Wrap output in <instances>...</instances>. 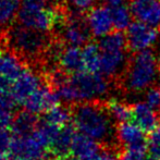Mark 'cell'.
I'll list each match as a JSON object with an SVG mask.
<instances>
[{
  "mask_svg": "<svg viewBox=\"0 0 160 160\" xmlns=\"http://www.w3.org/2000/svg\"><path fill=\"white\" fill-rule=\"evenodd\" d=\"M50 85L59 101L73 106L100 100L110 87L109 80L99 73L83 71L69 75L60 70L51 73Z\"/></svg>",
  "mask_w": 160,
  "mask_h": 160,
  "instance_id": "1",
  "label": "cell"
},
{
  "mask_svg": "<svg viewBox=\"0 0 160 160\" xmlns=\"http://www.w3.org/2000/svg\"><path fill=\"white\" fill-rule=\"evenodd\" d=\"M72 121L78 133L86 135L99 144L113 145L117 127L106 103L101 100L75 105L72 109ZM118 141V139H117Z\"/></svg>",
  "mask_w": 160,
  "mask_h": 160,
  "instance_id": "2",
  "label": "cell"
},
{
  "mask_svg": "<svg viewBox=\"0 0 160 160\" xmlns=\"http://www.w3.org/2000/svg\"><path fill=\"white\" fill-rule=\"evenodd\" d=\"M100 71L99 74L110 80H120L127 68V36L122 31H113L99 39Z\"/></svg>",
  "mask_w": 160,
  "mask_h": 160,
  "instance_id": "3",
  "label": "cell"
},
{
  "mask_svg": "<svg viewBox=\"0 0 160 160\" xmlns=\"http://www.w3.org/2000/svg\"><path fill=\"white\" fill-rule=\"evenodd\" d=\"M156 72V57L150 49L132 53L121 76V86L131 93L143 92L152 87Z\"/></svg>",
  "mask_w": 160,
  "mask_h": 160,
  "instance_id": "4",
  "label": "cell"
},
{
  "mask_svg": "<svg viewBox=\"0 0 160 160\" xmlns=\"http://www.w3.org/2000/svg\"><path fill=\"white\" fill-rule=\"evenodd\" d=\"M4 42L11 51L26 60L42 57L50 46L48 34L34 31L19 23L9 28L4 35Z\"/></svg>",
  "mask_w": 160,
  "mask_h": 160,
  "instance_id": "5",
  "label": "cell"
},
{
  "mask_svg": "<svg viewBox=\"0 0 160 160\" xmlns=\"http://www.w3.org/2000/svg\"><path fill=\"white\" fill-rule=\"evenodd\" d=\"M61 17L50 0H21L17 20L25 28L48 34L59 24Z\"/></svg>",
  "mask_w": 160,
  "mask_h": 160,
  "instance_id": "6",
  "label": "cell"
},
{
  "mask_svg": "<svg viewBox=\"0 0 160 160\" xmlns=\"http://www.w3.org/2000/svg\"><path fill=\"white\" fill-rule=\"evenodd\" d=\"M59 37L64 46L84 47L89 42L92 34L86 22V17L82 13H65L59 21Z\"/></svg>",
  "mask_w": 160,
  "mask_h": 160,
  "instance_id": "7",
  "label": "cell"
},
{
  "mask_svg": "<svg viewBox=\"0 0 160 160\" xmlns=\"http://www.w3.org/2000/svg\"><path fill=\"white\" fill-rule=\"evenodd\" d=\"M48 150L49 148L37 136L35 131L28 135H24V136L13 135L10 149V159L42 160L46 156Z\"/></svg>",
  "mask_w": 160,
  "mask_h": 160,
  "instance_id": "8",
  "label": "cell"
},
{
  "mask_svg": "<svg viewBox=\"0 0 160 160\" xmlns=\"http://www.w3.org/2000/svg\"><path fill=\"white\" fill-rule=\"evenodd\" d=\"M45 81L36 71L26 67L19 78L11 84L10 97L17 105L23 106L25 100L36 92Z\"/></svg>",
  "mask_w": 160,
  "mask_h": 160,
  "instance_id": "9",
  "label": "cell"
},
{
  "mask_svg": "<svg viewBox=\"0 0 160 160\" xmlns=\"http://www.w3.org/2000/svg\"><path fill=\"white\" fill-rule=\"evenodd\" d=\"M125 36L128 51L135 53L149 48L156 42L159 32L155 28L134 21L127 28Z\"/></svg>",
  "mask_w": 160,
  "mask_h": 160,
  "instance_id": "10",
  "label": "cell"
},
{
  "mask_svg": "<svg viewBox=\"0 0 160 160\" xmlns=\"http://www.w3.org/2000/svg\"><path fill=\"white\" fill-rule=\"evenodd\" d=\"M58 98L55 89L50 84H42L39 88L28 97L23 103L24 110L38 116L45 114L47 111L58 105Z\"/></svg>",
  "mask_w": 160,
  "mask_h": 160,
  "instance_id": "11",
  "label": "cell"
},
{
  "mask_svg": "<svg viewBox=\"0 0 160 160\" xmlns=\"http://www.w3.org/2000/svg\"><path fill=\"white\" fill-rule=\"evenodd\" d=\"M147 138L146 132L134 122H124L117 125V139L125 149L147 152Z\"/></svg>",
  "mask_w": 160,
  "mask_h": 160,
  "instance_id": "12",
  "label": "cell"
},
{
  "mask_svg": "<svg viewBox=\"0 0 160 160\" xmlns=\"http://www.w3.org/2000/svg\"><path fill=\"white\" fill-rule=\"evenodd\" d=\"M132 17L152 28L160 26V0H130Z\"/></svg>",
  "mask_w": 160,
  "mask_h": 160,
  "instance_id": "13",
  "label": "cell"
},
{
  "mask_svg": "<svg viewBox=\"0 0 160 160\" xmlns=\"http://www.w3.org/2000/svg\"><path fill=\"white\" fill-rule=\"evenodd\" d=\"M86 22L92 36L96 38L105 37L114 28L111 11L105 4L95 6L91 9L86 14Z\"/></svg>",
  "mask_w": 160,
  "mask_h": 160,
  "instance_id": "14",
  "label": "cell"
},
{
  "mask_svg": "<svg viewBox=\"0 0 160 160\" xmlns=\"http://www.w3.org/2000/svg\"><path fill=\"white\" fill-rule=\"evenodd\" d=\"M56 61L58 63L59 70L65 74L80 73L85 71L83 64L82 48L73 46H64L56 50Z\"/></svg>",
  "mask_w": 160,
  "mask_h": 160,
  "instance_id": "15",
  "label": "cell"
},
{
  "mask_svg": "<svg viewBox=\"0 0 160 160\" xmlns=\"http://www.w3.org/2000/svg\"><path fill=\"white\" fill-rule=\"evenodd\" d=\"M22 58L11 50H0V76L12 84L25 69Z\"/></svg>",
  "mask_w": 160,
  "mask_h": 160,
  "instance_id": "16",
  "label": "cell"
},
{
  "mask_svg": "<svg viewBox=\"0 0 160 160\" xmlns=\"http://www.w3.org/2000/svg\"><path fill=\"white\" fill-rule=\"evenodd\" d=\"M132 121L144 132L150 133L158 125L159 118L156 110L146 102H136L132 105Z\"/></svg>",
  "mask_w": 160,
  "mask_h": 160,
  "instance_id": "17",
  "label": "cell"
},
{
  "mask_svg": "<svg viewBox=\"0 0 160 160\" xmlns=\"http://www.w3.org/2000/svg\"><path fill=\"white\" fill-rule=\"evenodd\" d=\"M100 152V144L98 142L82 133H76L72 144V156L80 160H89Z\"/></svg>",
  "mask_w": 160,
  "mask_h": 160,
  "instance_id": "18",
  "label": "cell"
},
{
  "mask_svg": "<svg viewBox=\"0 0 160 160\" xmlns=\"http://www.w3.org/2000/svg\"><path fill=\"white\" fill-rule=\"evenodd\" d=\"M76 133L78 131L74 128V125L69 124L60 128L50 147L51 154L61 160L68 158V156L71 154L72 144H73V139Z\"/></svg>",
  "mask_w": 160,
  "mask_h": 160,
  "instance_id": "19",
  "label": "cell"
},
{
  "mask_svg": "<svg viewBox=\"0 0 160 160\" xmlns=\"http://www.w3.org/2000/svg\"><path fill=\"white\" fill-rule=\"evenodd\" d=\"M38 122L39 121L37 120L35 114L24 110V111L15 114L14 121H13V124L10 131L15 136L28 135L35 131V128L38 125Z\"/></svg>",
  "mask_w": 160,
  "mask_h": 160,
  "instance_id": "20",
  "label": "cell"
},
{
  "mask_svg": "<svg viewBox=\"0 0 160 160\" xmlns=\"http://www.w3.org/2000/svg\"><path fill=\"white\" fill-rule=\"evenodd\" d=\"M84 70L89 73H99L100 71V48L96 42H89L82 48Z\"/></svg>",
  "mask_w": 160,
  "mask_h": 160,
  "instance_id": "21",
  "label": "cell"
},
{
  "mask_svg": "<svg viewBox=\"0 0 160 160\" xmlns=\"http://www.w3.org/2000/svg\"><path fill=\"white\" fill-rule=\"evenodd\" d=\"M42 120L56 128L67 127L72 120V110H69L63 105H57L47 111Z\"/></svg>",
  "mask_w": 160,
  "mask_h": 160,
  "instance_id": "22",
  "label": "cell"
},
{
  "mask_svg": "<svg viewBox=\"0 0 160 160\" xmlns=\"http://www.w3.org/2000/svg\"><path fill=\"white\" fill-rule=\"evenodd\" d=\"M105 103L110 116L116 123L120 124L130 122L132 120V105H128L117 99H109Z\"/></svg>",
  "mask_w": 160,
  "mask_h": 160,
  "instance_id": "23",
  "label": "cell"
},
{
  "mask_svg": "<svg viewBox=\"0 0 160 160\" xmlns=\"http://www.w3.org/2000/svg\"><path fill=\"white\" fill-rule=\"evenodd\" d=\"M19 8V0H0V30L12 26L18 19Z\"/></svg>",
  "mask_w": 160,
  "mask_h": 160,
  "instance_id": "24",
  "label": "cell"
},
{
  "mask_svg": "<svg viewBox=\"0 0 160 160\" xmlns=\"http://www.w3.org/2000/svg\"><path fill=\"white\" fill-rule=\"evenodd\" d=\"M17 103L10 96L0 98V132L10 130L14 121V108Z\"/></svg>",
  "mask_w": 160,
  "mask_h": 160,
  "instance_id": "25",
  "label": "cell"
},
{
  "mask_svg": "<svg viewBox=\"0 0 160 160\" xmlns=\"http://www.w3.org/2000/svg\"><path fill=\"white\" fill-rule=\"evenodd\" d=\"M110 11H111L114 28L117 31H123L130 26L132 13H131L128 4H123L117 8L110 9Z\"/></svg>",
  "mask_w": 160,
  "mask_h": 160,
  "instance_id": "26",
  "label": "cell"
},
{
  "mask_svg": "<svg viewBox=\"0 0 160 160\" xmlns=\"http://www.w3.org/2000/svg\"><path fill=\"white\" fill-rule=\"evenodd\" d=\"M147 155L150 160H160V124L148 135Z\"/></svg>",
  "mask_w": 160,
  "mask_h": 160,
  "instance_id": "27",
  "label": "cell"
},
{
  "mask_svg": "<svg viewBox=\"0 0 160 160\" xmlns=\"http://www.w3.org/2000/svg\"><path fill=\"white\" fill-rule=\"evenodd\" d=\"M97 0H67V3L71 11L84 14L95 7Z\"/></svg>",
  "mask_w": 160,
  "mask_h": 160,
  "instance_id": "28",
  "label": "cell"
},
{
  "mask_svg": "<svg viewBox=\"0 0 160 160\" xmlns=\"http://www.w3.org/2000/svg\"><path fill=\"white\" fill-rule=\"evenodd\" d=\"M13 134L10 130L0 132V159L10 158V149Z\"/></svg>",
  "mask_w": 160,
  "mask_h": 160,
  "instance_id": "29",
  "label": "cell"
},
{
  "mask_svg": "<svg viewBox=\"0 0 160 160\" xmlns=\"http://www.w3.org/2000/svg\"><path fill=\"white\" fill-rule=\"evenodd\" d=\"M145 102L154 110H160V86H152L147 89Z\"/></svg>",
  "mask_w": 160,
  "mask_h": 160,
  "instance_id": "30",
  "label": "cell"
},
{
  "mask_svg": "<svg viewBox=\"0 0 160 160\" xmlns=\"http://www.w3.org/2000/svg\"><path fill=\"white\" fill-rule=\"evenodd\" d=\"M119 160H150V159L147 155V152L125 149L123 152H121Z\"/></svg>",
  "mask_w": 160,
  "mask_h": 160,
  "instance_id": "31",
  "label": "cell"
},
{
  "mask_svg": "<svg viewBox=\"0 0 160 160\" xmlns=\"http://www.w3.org/2000/svg\"><path fill=\"white\" fill-rule=\"evenodd\" d=\"M10 88H11L10 83L0 76V98L10 96Z\"/></svg>",
  "mask_w": 160,
  "mask_h": 160,
  "instance_id": "32",
  "label": "cell"
},
{
  "mask_svg": "<svg viewBox=\"0 0 160 160\" xmlns=\"http://www.w3.org/2000/svg\"><path fill=\"white\" fill-rule=\"evenodd\" d=\"M89 160H119V159H117L110 152H100L96 157H94L93 159H89Z\"/></svg>",
  "mask_w": 160,
  "mask_h": 160,
  "instance_id": "33",
  "label": "cell"
},
{
  "mask_svg": "<svg viewBox=\"0 0 160 160\" xmlns=\"http://www.w3.org/2000/svg\"><path fill=\"white\" fill-rule=\"evenodd\" d=\"M4 42V36L1 34V30H0V45H1V42Z\"/></svg>",
  "mask_w": 160,
  "mask_h": 160,
  "instance_id": "34",
  "label": "cell"
},
{
  "mask_svg": "<svg viewBox=\"0 0 160 160\" xmlns=\"http://www.w3.org/2000/svg\"><path fill=\"white\" fill-rule=\"evenodd\" d=\"M50 1H51V2H53V3L56 4V3H58V2H59L60 0H50Z\"/></svg>",
  "mask_w": 160,
  "mask_h": 160,
  "instance_id": "35",
  "label": "cell"
},
{
  "mask_svg": "<svg viewBox=\"0 0 160 160\" xmlns=\"http://www.w3.org/2000/svg\"><path fill=\"white\" fill-rule=\"evenodd\" d=\"M158 70H159V72H160V61H159V64H158Z\"/></svg>",
  "mask_w": 160,
  "mask_h": 160,
  "instance_id": "36",
  "label": "cell"
},
{
  "mask_svg": "<svg viewBox=\"0 0 160 160\" xmlns=\"http://www.w3.org/2000/svg\"><path fill=\"white\" fill-rule=\"evenodd\" d=\"M159 38H160V31H159Z\"/></svg>",
  "mask_w": 160,
  "mask_h": 160,
  "instance_id": "37",
  "label": "cell"
}]
</instances>
